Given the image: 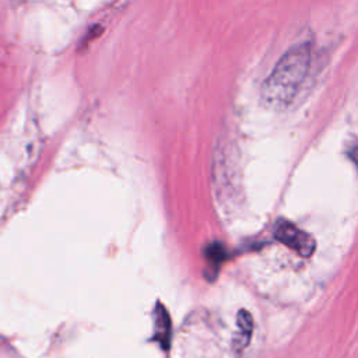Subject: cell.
Segmentation results:
<instances>
[{"label":"cell","mask_w":358,"mask_h":358,"mask_svg":"<svg viewBox=\"0 0 358 358\" xmlns=\"http://www.w3.org/2000/svg\"><path fill=\"white\" fill-rule=\"evenodd\" d=\"M207 252V262L214 268L215 266H220L224 259V249L218 243H213Z\"/></svg>","instance_id":"obj_5"},{"label":"cell","mask_w":358,"mask_h":358,"mask_svg":"<svg viewBox=\"0 0 358 358\" xmlns=\"http://www.w3.org/2000/svg\"><path fill=\"white\" fill-rule=\"evenodd\" d=\"M274 235L281 243L291 248L303 257H309L315 250V239L292 222L280 221L275 225Z\"/></svg>","instance_id":"obj_2"},{"label":"cell","mask_w":358,"mask_h":358,"mask_svg":"<svg viewBox=\"0 0 358 358\" xmlns=\"http://www.w3.org/2000/svg\"><path fill=\"white\" fill-rule=\"evenodd\" d=\"M312 66L310 43L289 48L275 63L262 85V99L268 108L284 109L301 92Z\"/></svg>","instance_id":"obj_1"},{"label":"cell","mask_w":358,"mask_h":358,"mask_svg":"<svg viewBox=\"0 0 358 358\" xmlns=\"http://www.w3.org/2000/svg\"><path fill=\"white\" fill-rule=\"evenodd\" d=\"M169 334H171V322L164 306H158L155 309V340L164 347L169 345Z\"/></svg>","instance_id":"obj_3"},{"label":"cell","mask_w":358,"mask_h":358,"mask_svg":"<svg viewBox=\"0 0 358 358\" xmlns=\"http://www.w3.org/2000/svg\"><path fill=\"white\" fill-rule=\"evenodd\" d=\"M238 326H239V334L235 338V345L238 350H242L248 341L249 337L252 334V329H253V323H252V316L249 312L246 310H241L238 315Z\"/></svg>","instance_id":"obj_4"}]
</instances>
